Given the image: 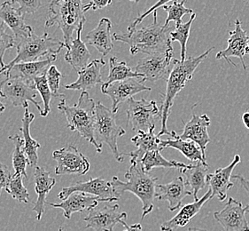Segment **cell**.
<instances>
[{"label":"cell","instance_id":"48","mask_svg":"<svg viewBox=\"0 0 249 231\" xmlns=\"http://www.w3.org/2000/svg\"><path fill=\"white\" fill-rule=\"evenodd\" d=\"M187 231H205V230H202V229H198V228H189Z\"/></svg>","mask_w":249,"mask_h":231},{"label":"cell","instance_id":"36","mask_svg":"<svg viewBox=\"0 0 249 231\" xmlns=\"http://www.w3.org/2000/svg\"><path fill=\"white\" fill-rule=\"evenodd\" d=\"M185 1H173L171 2L170 1L169 4L163 5L162 8L163 10L167 12L168 16L165 20L164 27H168L169 23L170 21H175L176 22V26H179L180 24H182V18L183 16H184L187 14H195V11L191 8H188L185 6Z\"/></svg>","mask_w":249,"mask_h":231},{"label":"cell","instance_id":"17","mask_svg":"<svg viewBox=\"0 0 249 231\" xmlns=\"http://www.w3.org/2000/svg\"><path fill=\"white\" fill-rule=\"evenodd\" d=\"M15 5V0L2 3L0 5V20L13 31L15 41H18L34 34V30L26 24L24 15L20 13L19 6L16 7Z\"/></svg>","mask_w":249,"mask_h":231},{"label":"cell","instance_id":"14","mask_svg":"<svg viewBox=\"0 0 249 231\" xmlns=\"http://www.w3.org/2000/svg\"><path fill=\"white\" fill-rule=\"evenodd\" d=\"M125 212H119V206H105L96 207L88 212L87 216L84 218L86 222L85 229H92L97 231H113L117 223L127 219Z\"/></svg>","mask_w":249,"mask_h":231},{"label":"cell","instance_id":"5","mask_svg":"<svg viewBox=\"0 0 249 231\" xmlns=\"http://www.w3.org/2000/svg\"><path fill=\"white\" fill-rule=\"evenodd\" d=\"M58 109L65 115L68 121V127L71 131H75L89 143L94 146L98 153L102 152L95 139V109L96 104L87 92H82L78 102L73 106H69L65 98L60 99Z\"/></svg>","mask_w":249,"mask_h":231},{"label":"cell","instance_id":"13","mask_svg":"<svg viewBox=\"0 0 249 231\" xmlns=\"http://www.w3.org/2000/svg\"><path fill=\"white\" fill-rule=\"evenodd\" d=\"M246 207L241 202L230 197L223 210L214 212V218L224 231H249Z\"/></svg>","mask_w":249,"mask_h":231},{"label":"cell","instance_id":"51","mask_svg":"<svg viewBox=\"0 0 249 231\" xmlns=\"http://www.w3.org/2000/svg\"><path fill=\"white\" fill-rule=\"evenodd\" d=\"M59 231H63V229H62V228H61V227H60V228H59Z\"/></svg>","mask_w":249,"mask_h":231},{"label":"cell","instance_id":"32","mask_svg":"<svg viewBox=\"0 0 249 231\" xmlns=\"http://www.w3.org/2000/svg\"><path fill=\"white\" fill-rule=\"evenodd\" d=\"M130 78H143L142 76L132 71L124 61H119L117 57H111L109 59V73L105 83L101 86V90L105 89L112 83L127 80Z\"/></svg>","mask_w":249,"mask_h":231},{"label":"cell","instance_id":"26","mask_svg":"<svg viewBox=\"0 0 249 231\" xmlns=\"http://www.w3.org/2000/svg\"><path fill=\"white\" fill-rule=\"evenodd\" d=\"M56 60L57 56H52L45 60L31 62H20L13 66L9 71L5 72V75L6 77H20L26 80L34 83L36 77L44 75L47 72L51 67L50 64Z\"/></svg>","mask_w":249,"mask_h":231},{"label":"cell","instance_id":"10","mask_svg":"<svg viewBox=\"0 0 249 231\" xmlns=\"http://www.w3.org/2000/svg\"><path fill=\"white\" fill-rule=\"evenodd\" d=\"M174 51H171L163 55L146 56L140 59L135 67V72L143 77L140 82L149 81L155 83L168 78L172 70L171 66L174 65Z\"/></svg>","mask_w":249,"mask_h":231},{"label":"cell","instance_id":"30","mask_svg":"<svg viewBox=\"0 0 249 231\" xmlns=\"http://www.w3.org/2000/svg\"><path fill=\"white\" fill-rule=\"evenodd\" d=\"M170 136L173 139L169 140H160V151L164 149H175L181 152L186 158H188L192 162H206L203 157L201 150L199 146L195 143V141L190 140H181L178 135L176 132H170Z\"/></svg>","mask_w":249,"mask_h":231},{"label":"cell","instance_id":"16","mask_svg":"<svg viewBox=\"0 0 249 231\" xmlns=\"http://www.w3.org/2000/svg\"><path fill=\"white\" fill-rule=\"evenodd\" d=\"M151 90V87L144 86L140 81L130 78L127 80L112 83L105 89H102L101 92L106 96H109L112 100V112L116 114L119 109L120 103L129 101L133 98V96L141 92H150Z\"/></svg>","mask_w":249,"mask_h":231},{"label":"cell","instance_id":"9","mask_svg":"<svg viewBox=\"0 0 249 231\" xmlns=\"http://www.w3.org/2000/svg\"><path fill=\"white\" fill-rule=\"evenodd\" d=\"M127 102V125L131 126L132 130L148 132L150 129H155V120L161 116L156 101L131 98Z\"/></svg>","mask_w":249,"mask_h":231},{"label":"cell","instance_id":"47","mask_svg":"<svg viewBox=\"0 0 249 231\" xmlns=\"http://www.w3.org/2000/svg\"><path fill=\"white\" fill-rule=\"evenodd\" d=\"M242 121L244 123L245 126L249 130V112L247 111L242 115Z\"/></svg>","mask_w":249,"mask_h":231},{"label":"cell","instance_id":"37","mask_svg":"<svg viewBox=\"0 0 249 231\" xmlns=\"http://www.w3.org/2000/svg\"><path fill=\"white\" fill-rule=\"evenodd\" d=\"M23 178L24 177L19 173H15L14 175H12L8 185L5 188V191L15 200L27 204L30 201V194L23 184Z\"/></svg>","mask_w":249,"mask_h":231},{"label":"cell","instance_id":"28","mask_svg":"<svg viewBox=\"0 0 249 231\" xmlns=\"http://www.w3.org/2000/svg\"><path fill=\"white\" fill-rule=\"evenodd\" d=\"M210 166L207 162L198 161L195 164H192L190 169L181 170L184 175V182L186 186H189L190 191L195 197V201H198V193L208 185V171Z\"/></svg>","mask_w":249,"mask_h":231},{"label":"cell","instance_id":"12","mask_svg":"<svg viewBox=\"0 0 249 231\" xmlns=\"http://www.w3.org/2000/svg\"><path fill=\"white\" fill-rule=\"evenodd\" d=\"M75 192H81L90 196H97L100 197V199L109 203L119 200V198L115 196L111 181H107L103 178H90L88 181L73 183L70 186L63 188L59 193L58 197L64 201L71 194Z\"/></svg>","mask_w":249,"mask_h":231},{"label":"cell","instance_id":"3","mask_svg":"<svg viewBox=\"0 0 249 231\" xmlns=\"http://www.w3.org/2000/svg\"><path fill=\"white\" fill-rule=\"evenodd\" d=\"M214 49V47H211L209 50L204 52L202 55L193 57H187L184 62H181L180 60H175L174 65L172 67V70L170 71V76L167 78V87L165 93L163 102L160 108V125L161 128L159 134L157 135L158 137L161 135H170V132L168 131V119L170 115V111L174 104L175 99L177 96L179 94L181 91L184 89V86L187 85L189 81L193 79L196 69L198 66L208 58L210 53Z\"/></svg>","mask_w":249,"mask_h":231},{"label":"cell","instance_id":"8","mask_svg":"<svg viewBox=\"0 0 249 231\" xmlns=\"http://www.w3.org/2000/svg\"><path fill=\"white\" fill-rule=\"evenodd\" d=\"M37 91L34 83L26 80L20 77H6V78L0 83V97L12 102L15 107L29 108V101H31L40 112L43 113V109L40 103L36 101Z\"/></svg>","mask_w":249,"mask_h":231},{"label":"cell","instance_id":"4","mask_svg":"<svg viewBox=\"0 0 249 231\" xmlns=\"http://www.w3.org/2000/svg\"><path fill=\"white\" fill-rule=\"evenodd\" d=\"M91 9L90 2L85 4L80 0H53L49 5L48 19L45 27L57 25L61 30L65 47L68 49L73 39V34L86 21L85 14Z\"/></svg>","mask_w":249,"mask_h":231},{"label":"cell","instance_id":"39","mask_svg":"<svg viewBox=\"0 0 249 231\" xmlns=\"http://www.w3.org/2000/svg\"><path fill=\"white\" fill-rule=\"evenodd\" d=\"M63 77V75L58 71L57 67L54 65L51 66L46 72V77H47V82L50 87L51 92L53 96L55 98H65L64 95L60 94L59 89H60V78Z\"/></svg>","mask_w":249,"mask_h":231},{"label":"cell","instance_id":"46","mask_svg":"<svg viewBox=\"0 0 249 231\" xmlns=\"http://www.w3.org/2000/svg\"><path fill=\"white\" fill-rule=\"evenodd\" d=\"M121 224H123L125 228L124 231H142V226H141L140 223H136V224H133L131 226H128L127 223L124 221H123L121 222Z\"/></svg>","mask_w":249,"mask_h":231},{"label":"cell","instance_id":"6","mask_svg":"<svg viewBox=\"0 0 249 231\" xmlns=\"http://www.w3.org/2000/svg\"><path fill=\"white\" fill-rule=\"evenodd\" d=\"M16 43L17 56L9 64H5L3 69H0V75L5 74L13 66L20 62L37 61L44 56H57L65 47L64 42L51 38L48 33L42 36L34 33L30 37L16 41Z\"/></svg>","mask_w":249,"mask_h":231},{"label":"cell","instance_id":"38","mask_svg":"<svg viewBox=\"0 0 249 231\" xmlns=\"http://www.w3.org/2000/svg\"><path fill=\"white\" fill-rule=\"evenodd\" d=\"M34 85H35L37 93H39L40 96L43 99L44 109H43V113L41 114V116L45 117L51 112V101H52V96H53L49 85H48V82H47L46 73L36 77L34 80Z\"/></svg>","mask_w":249,"mask_h":231},{"label":"cell","instance_id":"22","mask_svg":"<svg viewBox=\"0 0 249 231\" xmlns=\"http://www.w3.org/2000/svg\"><path fill=\"white\" fill-rule=\"evenodd\" d=\"M35 191L37 194V199L34 203L32 211L36 212V219L40 221L45 213L46 196L56 184V180L52 177L50 173L44 168L36 166L34 173Z\"/></svg>","mask_w":249,"mask_h":231},{"label":"cell","instance_id":"43","mask_svg":"<svg viewBox=\"0 0 249 231\" xmlns=\"http://www.w3.org/2000/svg\"><path fill=\"white\" fill-rule=\"evenodd\" d=\"M11 178L12 175L9 168L4 164L0 163V195L2 190L5 189L8 185Z\"/></svg>","mask_w":249,"mask_h":231},{"label":"cell","instance_id":"31","mask_svg":"<svg viewBox=\"0 0 249 231\" xmlns=\"http://www.w3.org/2000/svg\"><path fill=\"white\" fill-rule=\"evenodd\" d=\"M34 119L35 115L33 113H30L29 108L25 109L20 131L24 140V151L30 160V166L36 167L38 163V150L41 148V145L30 135V125Z\"/></svg>","mask_w":249,"mask_h":231},{"label":"cell","instance_id":"21","mask_svg":"<svg viewBox=\"0 0 249 231\" xmlns=\"http://www.w3.org/2000/svg\"><path fill=\"white\" fill-rule=\"evenodd\" d=\"M101 202H105L100 197L90 196L88 194L75 192L71 194L64 201L55 204V203H46L48 206L59 208L63 211V215L66 219L70 220L72 214L75 212H82L85 211H90L98 207Z\"/></svg>","mask_w":249,"mask_h":231},{"label":"cell","instance_id":"35","mask_svg":"<svg viewBox=\"0 0 249 231\" xmlns=\"http://www.w3.org/2000/svg\"><path fill=\"white\" fill-rule=\"evenodd\" d=\"M196 19V14H193L191 15L190 20L182 23L179 26H176V30L170 33V40L171 42L178 41L179 42L180 47H181V58L180 61L184 62L186 60V50H187V42L189 39L190 31L191 28Z\"/></svg>","mask_w":249,"mask_h":231},{"label":"cell","instance_id":"20","mask_svg":"<svg viewBox=\"0 0 249 231\" xmlns=\"http://www.w3.org/2000/svg\"><path fill=\"white\" fill-rule=\"evenodd\" d=\"M192 192L187 190L183 177H177L166 184H157L155 198L160 201L169 202L170 211L179 209L182 202L186 196H192Z\"/></svg>","mask_w":249,"mask_h":231},{"label":"cell","instance_id":"24","mask_svg":"<svg viewBox=\"0 0 249 231\" xmlns=\"http://www.w3.org/2000/svg\"><path fill=\"white\" fill-rule=\"evenodd\" d=\"M211 195L212 191L210 189L198 201L182 206L178 214H176L170 221H165L160 225V231H175L178 228L186 226L190 221L199 213L205 203L210 200Z\"/></svg>","mask_w":249,"mask_h":231},{"label":"cell","instance_id":"45","mask_svg":"<svg viewBox=\"0 0 249 231\" xmlns=\"http://www.w3.org/2000/svg\"><path fill=\"white\" fill-rule=\"evenodd\" d=\"M232 178L239 181V184L244 188L245 191H247L249 195V180L243 176L239 175V174L232 175Z\"/></svg>","mask_w":249,"mask_h":231},{"label":"cell","instance_id":"44","mask_svg":"<svg viewBox=\"0 0 249 231\" xmlns=\"http://www.w3.org/2000/svg\"><path fill=\"white\" fill-rule=\"evenodd\" d=\"M90 5H91V9L93 11L98 10V9H102L104 7H107V5L112 4V1H99V0H93L90 1Z\"/></svg>","mask_w":249,"mask_h":231},{"label":"cell","instance_id":"18","mask_svg":"<svg viewBox=\"0 0 249 231\" xmlns=\"http://www.w3.org/2000/svg\"><path fill=\"white\" fill-rule=\"evenodd\" d=\"M210 126V118L207 114L198 116L193 114L192 118L184 125V131L180 135L181 140H190L195 141L199 146L205 160L207 146L210 142L208 128Z\"/></svg>","mask_w":249,"mask_h":231},{"label":"cell","instance_id":"15","mask_svg":"<svg viewBox=\"0 0 249 231\" xmlns=\"http://www.w3.org/2000/svg\"><path fill=\"white\" fill-rule=\"evenodd\" d=\"M229 38L227 40L228 45L223 51H220L216 55V59H224L228 63L236 66L231 60V57H237L241 60L245 71L247 66L244 62V56L249 55V36L247 31L243 30L241 21L239 19L235 20V29L229 32Z\"/></svg>","mask_w":249,"mask_h":231},{"label":"cell","instance_id":"50","mask_svg":"<svg viewBox=\"0 0 249 231\" xmlns=\"http://www.w3.org/2000/svg\"><path fill=\"white\" fill-rule=\"evenodd\" d=\"M246 207V212H247V213H249V205H248L247 206H245Z\"/></svg>","mask_w":249,"mask_h":231},{"label":"cell","instance_id":"41","mask_svg":"<svg viewBox=\"0 0 249 231\" xmlns=\"http://www.w3.org/2000/svg\"><path fill=\"white\" fill-rule=\"evenodd\" d=\"M15 2L19 5V10L24 16L34 14L43 5V2L40 0H15Z\"/></svg>","mask_w":249,"mask_h":231},{"label":"cell","instance_id":"34","mask_svg":"<svg viewBox=\"0 0 249 231\" xmlns=\"http://www.w3.org/2000/svg\"><path fill=\"white\" fill-rule=\"evenodd\" d=\"M8 139L15 144V151L13 153V166L15 169V173H19L24 178H27L28 176L26 168L28 165H30V163L24 151V140L22 136L19 135L9 136Z\"/></svg>","mask_w":249,"mask_h":231},{"label":"cell","instance_id":"23","mask_svg":"<svg viewBox=\"0 0 249 231\" xmlns=\"http://www.w3.org/2000/svg\"><path fill=\"white\" fill-rule=\"evenodd\" d=\"M112 22L108 18H102L98 26L85 36V42L92 45L102 56H107L114 47V38L111 34Z\"/></svg>","mask_w":249,"mask_h":231},{"label":"cell","instance_id":"49","mask_svg":"<svg viewBox=\"0 0 249 231\" xmlns=\"http://www.w3.org/2000/svg\"><path fill=\"white\" fill-rule=\"evenodd\" d=\"M5 110V106L2 103V102H0V114H2Z\"/></svg>","mask_w":249,"mask_h":231},{"label":"cell","instance_id":"2","mask_svg":"<svg viewBox=\"0 0 249 231\" xmlns=\"http://www.w3.org/2000/svg\"><path fill=\"white\" fill-rule=\"evenodd\" d=\"M130 168L125 173L127 181H122L118 177L114 176L111 183L116 197L120 198L124 192L129 191L142 202L141 220L143 221L154 209L158 178L144 171L140 161L130 160Z\"/></svg>","mask_w":249,"mask_h":231},{"label":"cell","instance_id":"11","mask_svg":"<svg viewBox=\"0 0 249 231\" xmlns=\"http://www.w3.org/2000/svg\"><path fill=\"white\" fill-rule=\"evenodd\" d=\"M53 158L56 161L55 173L57 175H85L90 170L88 158L75 146L70 145L53 151Z\"/></svg>","mask_w":249,"mask_h":231},{"label":"cell","instance_id":"19","mask_svg":"<svg viewBox=\"0 0 249 231\" xmlns=\"http://www.w3.org/2000/svg\"><path fill=\"white\" fill-rule=\"evenodd\" d=\"M240 156L235 155L233 160L230 165L215 170L214 173H209L208 184L212 191L210 199L214 196H216L220 201L226 199L230 190L234 186V184L231 181V179L232 178V172L235 167L240 164Z\"/></svg>","mask_w":249,"mask_h":231},{"label":"cell","instance_id":"1","mask_svg":"<svg viewBox=\"0 0 249 231\" xmlns=\"http://www.w3.org/2000/svg\"><path fill=\"white\" fill-rule=\"evenodd\" d=\"M154 21L152 24L141 28L128 30L126 33H115L113 38L115 41L123 42L130 45L132 56L144 54L146 56L163 55L174 51L170 40L172 27H164L157 19V11L154 13Z\"/></svg>","mask_w":249,"mask_h":231},{"label":"cell","instance_id":"27","mask_svg":"<svg viewBox=\"0 0 249 231\" xmlns=\"http://www.w3.org/2000/svg\"><path fill=\"white\" fill-rule=\"evenodd\" d=\"M84 26L85 24H82L78 28L76 31V38L72 41L64 56L66 61L70 63L76 72L85 70L89 65L90 59V53L85 42H83L81 38Z\"/></svg>","mask_w":249,"mask_h":231},{"label":"cell","instance_id":"42","mask_svg":"<svg viewBox=\"0 0 249 231\" xmlns=\"http://www.w3.org/2000/svg\"><path fill=\"white\" fill-rule=\"evenodd\" d=\"M170 0H166V1H159V2H157L155 5H153L150 9L147 10V12H145L144 14H140L137 18H135L134 20L132 21V23L130 24L129 27H128V30H133L135 28H137L138 25L141 23L143 20H144L145 17H147L150 14H154L155 11L158 10L160 7H162L163 5H167V4H169L170 3Z\"/></svg>","mask_w":249,"mask_h":231},{"label":"cell","instance_id":"29","mask_svg":"<svg viewBox=\"0 0 249 231\" xmlns=\"http://www.w3.org/2000/svg\"><path fill=\"white\" fill-rule=\"evenodd\" d=\"M131 141L137 147L136 151L130 153L124 154V156H129L130 160L140 161L143 156L149 151H160V140L158 135L155 134V129H150L148 132L140 131L137 135L131 138Z\"/></svg>","mask_w":249,"mask_h":231},{"label":"cell","instance_id":"25","mask_svg":"<svg viewBox=\"0 0 249 231\" xmlns=\"http://www.w3.org/2000/svg\"><path fill=\"white\" fill-rule=\"evenodd\" d=\"M105 65V60L103 59L92 60L85 70L77 72L78 78L74 83L65 86L66 89L86 92L99 84L103 85L101 69Z\"/></svg>","mask_w":249,"mask_h":231},{"label":"cell","instance_id":"33","mask_svg":"<svg viewBox=\"0 0 249 231\" xmlns=\"http://www.w3.org/2000/svg\"><path fill=\"white\" fill-rule=\"evenodd\" d=\"M141 165L144 171L149 173L155 167H163V168H176L179 171L184 169H190L192 164L186 165L181 162L175 160H168L160 154V151H153L147 152L143 158L141 159Z\"/></svg>","mask_w":249,"mask_h":231},{"label":"cell","instance_id":"40","mask_svg":"<svg viewBox=\"0 0 249 231\" xmlns=\"http://www.w3.org/2000/svg\"><path fill=\"white\" fill-rule=\"evenodd\" d=\"M15 43L16 41L15 38L5 32V23L3 21H0V66H1V69H3L5 66L4 62L5 51L15 46L16 45Z\"/></svg>","mask_w":249,"mask_h":231},{"label":"cell","instance_id":"7","mask_svg":"<svg viewBox=\"0 0 249 231\" xmlns=\"http://www.w3.org/2000/svg\"><path fill=\"white\" fill-rule=\"evenodd\" d=\"M95 139L98 144L102 147L107 143L116 161L122 163L124 161V155L118 149L117 140L119 137L124 135L126 131L118 126L115 119V114L112 112L100 101L96 104L95 109Z\"/></svg>","mask_w":249,"mask_h":231}]
</instances>
